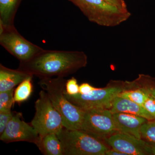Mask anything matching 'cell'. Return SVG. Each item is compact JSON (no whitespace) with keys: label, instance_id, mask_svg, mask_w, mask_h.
Masks as SVG:
<instances>
[{"label":"cell","instance_id":"6da1fadb","mask_svg":"<svg viewBox=\"0 0 155 155\" xmlns=\"http://www.w3.org/2000/svg\"><path fill=\"white\" fill-rule=\"evenodd\" d=\"M87 64V56L83 51L43 49L28 61L19 62L18 69L40 79L65 77Z\"/></svg>","mask_w":155,"mask_h":155},{"label":"cell","instance_id":"7a4b0ae2","mask_svg":"<svg viewBox=\"0 0 155 155\" xmlns=\"http://www.w3.org/2000/svg\"><path fill=\"white\" fill-rule=\"evenodd\" d=\"M64 78H45L41 79L38 84L47 93L53 105L61 114L64 127L69 130H80L84 110L72 104L65 96L67 80Z\"/></svg>","mask_w":155,"mask_h":155},{"label":"cell","instance_id":"3957f363","mask_svg":"<svg viewBox=\"0 0 155 155\" xmlns=\"http://www.w3.org/2000/svg\"><path fill=\"white\" fill-rule=\"evenodd\" d=\"M78 8L89 21L107 27L118 26L131 16L130 11L105 0H68Z\"/></svg>","mask_w":155,"mask_h":155},{"label":"cell","instance_id":"277c9868","mask_svg":"<svg viewBox=\"0 0 155 155\" xmlns=\"http://www.w3.org/2000/svg\"><path fill=\"white\" fill-rule=\"evenodd\" d=\"M57 135L64 155H105L110 148L104 140L81 129L69 130L64 127Z\"/></svg>","mask_w":155,"mask_h":155},{"label":"cell","instance_id":"5b68a950","mask_svg":"<svg viewBox=\"0 0 155 155\" xmlns=\"http://www.w3.org/2000/svg\"><path fill=\"white\" fill-rule=\"evenodd\" d=\"M126 89L125 82L111 81L105 87L96 88L88 94L70 95L64 92V94L70 102L84 110L110 109L114 98Z\"/></svg>","mask_w":155,"mask_h":155},{"label":"cell","instance_id":"8992f818","mask_svg":"<svg viewBox=\"0 0 155 155\" xmlns=\"http://www.w3.org/2000/svg\"><path fill=\"white\" fill-rule=\"evenodd\" d=\"M35 113L31 125L40 136L50 133L58 134L64 127L61 114L53 105L44 90L41 91L35 102Z\"/></svg>","mask_w":155,"mask_h":155},{"label":"cell","instance_id":"52a82bcc","mask_svg":"<svg viewBox=\"0 0 155 155\" xmlns=\"http://www.w3.org/2000/svg\"><path fill=\"white\" fill-rule=\"evenodd\" d=\"M0 44L19 62L28 61L43 49L23 37L15 26L4 27L1 24Z\"/></svg>","mask_w":155,"mask_h":155},{"label":"cell","instance_id":"ba28073f","mask_svg":"<svg viewBox=\"0 0 155 155\" xmlns=\"http://www.w3.org/2000/svg\"><path fill=\"white\" fill-rule=\"evenodd\" d=\"M81 130L104 141L119 132L115 126L113 114L107 109L84 110Z\"/></svg>","mask_w":155,"mask_h":155},{"label":"cell","instance_id":"9c48e42d","mask_svg":"<svg viewBox=\"0 0 155 155\" xmlns=\"http://www.w3.org/2000/svg\"><path fill=\"white\" fill-rule=\"evenodd\" d=\"M22 114L14 113L5 130L1 134L0 140L8 143L15 142H28L36 144L39 138L37 130L30 124L22 119Z\"/></svg>","mask_w":155,"mask_h":155},{"label":"cell","instance_id":"30bf717a","mask_svg":"<svg viewBox=\"0 0 155 155\" xmlns=\"http://www.w3.org/2000/svg\"><path fill=\"white\" fill-rule=\"evenodd\" d=\"M104 141L110 148L127 155H151L148 142L127 134L117 132Z\"/></svg>","mask_w":155,"mask_h":155},{"label":"cell","instance_id":"8fae6325","mask_svg":"<svg viewBox=\"0 0 155 155\" xmlns=\"http://www.w3.org/2000/svg\"><path fill=\"white\" fill-rule=\"evenodd\" d=\"M116 129L119 132L127 134L141 138V126L148 120L141 116L126 113L113 114Z\"/></svg>","mask_w":155,"mask_h":155},{"label":"cell","instance_id":"7c38bea8","mask_svg":"<svg viewBox=\"0 0 155 155\" xmlns=\"http://www.w3.org/2000/svg\"><path fill=\"white\" fill-rule=\"evenodd\" d=\"M110 110L112 114L126 113L141 116L148 121L155 120L143 106L118 95L113 101Z\"/></svg>","mask_w":155,"mask_h":155},{"label":"cell","instance_id":"4fadbf2b","mask_svg":"<svg viewBox=\"0 0 155 155\" xmlns=\"http://www.w3.org/2000/svg\"><path fill=\"white\" fill-rule=\"evenodd\" d=\"M31 76L33 75L19 69H11L0 64V92L14 88Z\"/></svg>","mask_w":155,"mask_h":155},{"label":"cell","instance_id":"5bb4252c","mask_svg":"<svg viewBox=\"0 0 155 155\" xmlns=\"http://www.w3.org/2000/svg\"><path fill=\"white\" fill-rule=\"evenodd\" d=\"M35 145L44 155H64L62 143L57 134L39 136Z\"/></svg>","mask_w":155,"mask_h":155},{"label":"cell","instance_id":"9a60e30c","mask_svg":"<svg viewBox=\"0 0 155 155\" xmlns=\"http://www.w3.org/2000/svg\"><path fill=\"white\" fill-rule=\"evenodd\" d=\"M22 0H0V24L14 26V19Z\"/></svg>","mask_w":155,"mask_h":155},{"label":"cell","instance_id":"2e32d148","mask_svg":"<svg viewBox=\"0 0 155 155\" xmlns=\"http://www.w3.org/2000/svg\"><path fill=\"white\" fill-rule=\"evenodd\" d=\"M33 76L26 78L19 84L14 93V103L21 104L27 101L33 91Z\"/></svg>","mask_w":155,"mask_h":155},{"label":"cell","instance_id":"e0dca14e","mask_svg":"<svg viewBox=\"0 0 155 155\" xmlns=\"http://www.w3.org/2000/svg\"><path fill=\"white\" fill-rule=\"evenodd\" d=\"M150 95L147 86L145 87H140L125 90L120 93L118 96L130 100L140 105L143 104Z\"/></svg>","mask_w":155,"mask_h":155},{"label":"cell","instance_id":"ac0fdd59","mask_svg":"<svg viewBox=\"0 0 155 155\" xmlns=\"http://www.w3.org/2000/svg\"><path fill=\"white\" fill-rule=\"evenodd\" d=\"M141 138L149 142L155 143V120L148 121L141 126Z\"/></svg>","mask_w":155,"mask_h":155},{"label":"cell","instance_id":"d6986e66","mask_svg":"<svg viewBox=\"0 0 155 155\" xmlns=\"http://www.w3.org/2000/svg\"><path fill=\"white\" fill-rule=\"evenodd\" d=\"M14 90L0 92V111L11 110L14 103Z\"/></svg>","mask_w":155,"mask_h":155},{"label":"cell","instance_id":"ffe728a7","mask_svg":"<svg viewBox=\"0 0 155 155\" xmlns=\"http://www.w3.org/2000/svg\"><path fill=\"white\" fill-rule=\"evenodd\" d=\"M64 92L65 93L70 95H73L79 93V86L78 84L76 78L72 77L67 81Z\"/></svg>","mask_w":155,"mask_h":155},{"label":"cell","instance_id":"44dd1931","mask_svg":"<svg viewBox=\"0 0 155 155\" xmlns=\"http://www.w3.org/2000/svg\"><path fill=\"white\" fill-rule=\"evenodd\" d=\"M14 114L11 110L0 111V134L5 130Z\"/></svg>","mask_w":155,"mask_h":155},{"label":"cell","instance_id":"7402d4cb","mask_svg":"<svg viewBox=\"0 0 155 155\" xmlns=\"http://www.w3.org/2000/svg\"><path fill=\"white\" fill-rule=\"evenodd\" d=\"M143 107L155 119V97L150 93L143 104Z\"/></svg>","mask_w":155,"mask_h":155},{"label":"cell","instance_id":"603a6c76","mask_svg":"<svg viewBox=\"0 0 155 155\" xmlns=\"http://www.w3.org/2000/svg\"><path fill=\"white\" fill-rule=\"evenodd\" d=\"M96 88L90 85L89 84L84 83L79 86V93L81 94H86L90 93Z\"/></svg>","mask_w":155,"mask_h":155},{"label":"cell","instance_id":"cb8c5ba5","mask_svg":"<svg viewBox=\"0 0 155 155\" xmlns=\"http://www.w3.org/2000/svg\"><path fill=\"white\" fill-rule=\"evenodd\" d=\"M105 1L120 8L124 9V10H127V5L124 0H105Z\"/></svg>","mask_w":155,"mask_h":155},{"label":"cell","instance_id":"d4e9b609","mask_svg":"<svg viewBox=\"0 0 155 155\" xmlns=\"http://www.w3.org/2000/svg\"><path fill=\"white\" fill-rule=\"evenodd\" d=\"M105 155H127L125 153L121 152L117 150L113 149H109L106 152Z\"/></svg>","mask_w":155,"mask_h":155},{"label":"cell","instance_id":"484cf974","mask_svg":"<svg viewBox=\"0 0 155 155\" xmlns=\"http://www.w3.org/2000/svg\"><path fill=\"white\" fill-rule=\"evenodd\" d=\"M154 84L155 80L153 79L152 82L147 87V88L150 94L155 97V85H154Z\"/></svg>","mask_w":155,"mask_h":155},{"label":"cell","instance_id":"4316f807","mask_svg":"<svg viewBox=\"0 0 155 155\" xmlns=\"http://www.w3.org/2000/svg\"><path fill=\"white\" fill-rule=\"evenodd\" d=\"M149 143L151 155H155V143L150 142Z\"/></svg>","mask_w":155,"mask_h":155}]
</instances>
